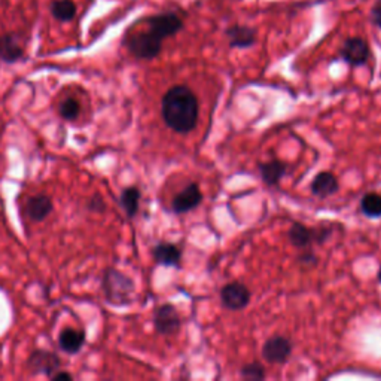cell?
<instances>
[{
	"label": "cell",
	"mask_w": 381,
	"mask_h": 381,
	"mask_svg": "<svg viewBox=\"0 0 381 381\" xmlns=\"http://www.w3.org/2000/svg\"><path fill=\"white\" fill-rule=\"evenodd\" d=\"M140 198L142 194L139 188L135 186H127L120 197V204L125 210L127 216L134 217L139 212V206H140Z\"/></svg>",
	"instance_id": "19"
},
{
	"label": "cell",
	"mask_w": 381,
	"mask_h": 381,
	"mask_svg": "<svg viewBox=\"0 0 381 381\" xmlns=\"http://www.w3.org/2000/svg\"><path fill=\"white\" fill-rule=\"evenodd\" d=\"M85 332L75 328H66L60 332L58 337V347L61 351L67 353V355H76L83 350L85 344Z\"/></svg>",
	"instance_id": "13"
},
{
	"label": "cell",
	"mask_w": 381,
	"mask_h": 381,
	"mask_svg": "<svg viewBox=\"0 0 381 381\" xmlns=\"http://www.w3.org/2000/svg\"><path fill=\"white\" fill-rule=\"evenodd\" d=\"M182 319L175 305L162 304L153 313V326L161 335H175L179 332Z\"/></svg>",
	"instance_id": "6"
},
{
	"label": "cell",
	"mask_w": 381,
	"mask_h": 381,
	"mask_svg": "<svg viewBox=\"0 0 381 381\" xmlns=\"http://www.w3.org/2000/svg\"><path fill=\"white\" fill-rule=\"evenodd\" d=\"M103 292L109 304L116 307L127 305L131 303L134 283L129 276L122 274L121 271L109 268L103 277Z\"/></svg>",
	"instance_id": "2"
},
{
	"label": "cell",
	"mask_w": 381,
	"mask_h": 381,
	"mask_svg": "<svg viewBox=\"0 0 381 381\" xmlns=\"http://www.w3.org/2000/svg\"><path fill=\"white\" fill-rule=\"evenodd\" d=\"M286 171H287V166L283 161H279V160L261 162L259 164L261 177L268 186H276L286 175Z\"/></svg>",
	"instance_id": "17"
},
{
	"label": "cell",
	"mask_w": 381,
	"mask_h": 381,
	"mask_svg": "<svg viewBox=\"0 0 381 381\" xmlns=\"http://www.w3.org/2000/svg\"><path fill=\"white\" fill-rule=\"evenodd\" d=\"M87 207H88V210H91V212L103 213L106 210V203H105V199H103L102 195L94 194L91 198L88 199Z\"/></svg>",
	"instance_id": "24"
},
{
	"label": "cell",
	"mask_w": 381,
	"mask_h": 381,
	"mask_svg": "<svg viewBox=\"0 0 381 381\" xmlns=\"http://www.w3.org/2000/svg\"><path fill=\"white\" fill-rule=\"evenodd\" d=\"M61 368V360L56 353L38 349L32 351V355L27 359L25 369L33 375H47L48 378L56 374Z\"/></svg>",
	"instance_id": "4"
},
{
	"label": "cell",
	"mask_w": 381,
	"mask_h": 381,
	"mask_svg": "<svg viewBox=\"0 0 381 381\" xmlns=\"http://www.w3.org/2000/svg\"><path fill=\"white\" fill-rule=\"evenodd\" d=\"M316 235H317L316 230L308 228V226L299 222H295L287 231L289 241L298 249H307L312 243L316 241Z\"/></svg>",
	"instance_id": "16"
},
{
	"label": "cell",
	"mask_w": 381,
	"mask_h": 381,
	"mask_svg": "<svg viewBox=\"0 0 381 381\" xmlns=\"http://www.w3.org/2000/svg\"><path fill=\"white\" fill-rule=\"evenodd\" d=\"M24 56L23 47L12 34L0 36V60L5 63H15Z\"/></svg>",
	"instance_id": "18"
},
{
	"label": "cell",
	"mask_w": 381,
	"mask_h": 381,
	"mask_svg": "<svg viewBox=\"0 0 381 381\" xmlns=\"http://www.w3.org/2000/svg\"><path fill=\"white\" fill-rule=\"evenodd\" d=\"M152 257L155 259L157 264L164 267H180V261H182V250H180L176 244L162 241L158 243L155 248L152 249Z\"/></svg>",
	"instance_id": "12"
},
{
	"label": "cell",
	"mask_w": 381,
	"mask_h": 381,
	"mask_svg": "<svg viewBox=\"0 0 381 381\" xmlns=\"http://www.w3.org/2000/svg\"><path fill=\"white\" fill-rule=\"evenodd\" d=\"M202 202H203V194L202 190H199V186L197 184H189L173 198L171 207H173L175 213L182 215L194 210L195 207L202 204Z\"/></svg>",
	"instance_id": "10"
},
{
	"label": "cell",
	"mask_w": 381,
	"mask_h": 381,
	"mask_svg": "<svg viewBox=\"0 0 381 381\" xmlns=\"http://www.w3.org/2000/svg\"><path fill=\"white\" fill-rule=\"evenodd\" d=\"M360 208L368 217H381V194L369 193L360 202Z\"/></svg>",
	"instance_id": "21"
},
{
	"label": "cell",
	"mask_w": 381,
	"mask_h": 381,
	"mask_svg": "<svg viewBox=\"0 0 381 381\" xmlns=\"http://www.w3.org/2000/svg\"><path fill=\"white\" fill-rule=\"evenodd\" d=\"M52 15L57 18L58 21H72L76 15V5L72 0H57L51 6Z\"/></svg>",
	"instance_id": "20"
},
{
	"label": "cell",
	"mask_w": 381,
	"mask_h": 381,
	"mask_svg": "<svg viewBox=\"0 0 381 381\" xmlns=\"http://www.w3.org/2000/svg\"><path fill=\"white\" fill-rule=\"evenodd\" d=\"M299 261L304 262V264H316L317 258L313 255V253H304L303 257H299Z\"/></svg>",
	"instance_id": "27"
},
{
	"label": "cell",
	"mask_w": 381,
	"mask_h": 381,
	"mask_svg": "<svg viewBox=\"0 0 381 381\" xmlns=\"http://www.w3.org/2000/svg\"><path fill=\"white\" fill-rule=\"evenodd\" d=\"M54 208L52 199L48 195H33L25 199L24 215L33 222H42L51 215Z\"/></svg>",
	"instance_id": "11"
},
{
	"label": "cell",
	"mask_w": 381,
	"mask_h": 381,
	"mask_svg": "<svg viewBox=\"0 0 381 381\" xmlns=\"http://www.w3.org/2000/svg\"><path fill=\"white\" fill-rule=\"evenodd\" d=\"M51 380H54V381H72V380H74V375L69 374V373H65V371H57L56 374H52Z\"/></svg>",
	"instance_id": "26"
},
{
	"label": "cell",
	"mask_w": 381,
	"mask_h": 381,
	"mask_svg": "<svg viewBox=\"0 0 381 381\" xmlns=\"http://www.w3.org/2000/svg\"><path fill=\"white\" fill-rule=\"evenodd\" d=\"M241 377L246 380H264L265 369L258 362H252V364H248L241 368Z\"/></svg>",
	"instance_id": "23"
},
{
	"label": "cell",
	"mask_w": 381,
	"mask_h": 381,
	"mask_svg": "<svg viewBox=\"0 0 381 381\" xmlns=\"http://www.w3.org/2000/svg\"><path fill=\"white\" fill-rule=\"evenodd\" d=\"M371 21L381 29V0H377L375 5L371 9Z\"/></svg>",
	"instance_id": "25"
},
{
	"label": "cell",
	"mask_w": 381,
	"mask_h": 381,
	"mask_svg": "<svg viewBox=\"0 0 381 381\" xmlns=\"http://www.w3.org/2000/svg\"><path fill=\"white\" fill-rule=\"evenodd\" d=\"M161 115L170 130L179 134L193 131L199 116V103L193 89L185 85L171 87L162 96Z\"/></svg>",
	"instance_id": "1"
},
{
	"label": "cell",
	"mask_w": 381,
	"mask_h": 381,
	"mask_svg": "<svg viewBox=\"0 0 381 381\" xmlns=\"http://www.w3.org/2000/svg\"><path fill=\"white\" fill-rule=\"evenodd\" d=\"M369 56H371L369 45L362 38L346 39V42L342 43V47L340 50V57L353 67L367 65Z\"/></svg>",
	"instance_id": "7"
},
{
	"label": "cell",
	"mask_w": 381,
	"mask_h": 381,
	"mask_svg": "<svg viewBox=\"0 0 381 381\" xmlns=\"http://www.w3.org/2000/svg\"><path fill=\"white\" fill-rule=\"evenodd\" d=\"M146 23H148V30L158 36L161 41L170 38V36H175L176 33L182 30L184 27V21L173 12L153 15L148 18Z\"/></svg>",
	"instance_id": "5"
},
{
	"label": "cell",
	"mask_w": 381,
	"mask_h": 381,
	"mask_svg": "<svg viewBox=\"0 0 381 381\" xmlns=\"http://www.w3.org/2000/svg\"><path fill=\"white\" fill-rule=\"evenodd\" d=\"M338 188L340 185L337 177L329 173V171H322V173L317 175L312 182V193L320 198L334 195L338 190Z\"/></svg>",
	"instance_id": "15"
},
{
	"label": "cell",
	"mask_w": 381,
	"mask_h": 381,
	"mask_svg": "<svg viewBox=\"0 0 381 381\" xmlns=\"http://www.w3.org/2000/svg\"><path fill=\"white\" fill-rule=\"evenodd\" d=\"M290 353H292V342L280 335L268 338L262 347V358L268 364H285Z\"/></svg>",
	"instance_id": "9"
},
{
	"label": "cell",
	"mask_w": 381,
	"mask_h": 381,
	"mask_svg": "<svg viewBox=\"0 0 381 381\" xmlns=\"http://www.w3.org/2000/svg\"><path fill=\"white\" fill-rule=\"evenodd\" d=\"M125 45L134 57L140 60H152L160 56L162 41L152 32L134 33L125 39Z\"/></svg>",
	"instance_id": "3"
},
{
	"label": "cell",
	"mask_w": 381,
	"mask_h": 381,
	"mask_svg": "<svg viewBox=\"0 0 381 381\" xmlns=\"http://www.w3.org/2000/svg\"><path fill=\"white\" fill-rule=\"evenodd\" d=\"M378 280L381 282V268H380V273H378Z\"/></svg>",
	"instance_id": "28"
},
{
	"label": "cell",
	"mask_w": 381,
	"mask_h": 381,
	"mask_svg": "<svg viewBox=\"0 0 381 381\" xmlns=\"http://www.w3.org/2000/svg\"><path fill=\"white\" fill-rule=\"evenodd\" d=\"M231 48H249L257 42V32L252 27L232 25L226 30Z\"/></svg>",
	"instance_id": "14"
},
{
	"label": "cell",
	"mask_w": 381,
	"mask_h": 381,
	"mask_svg": "<svg viewBox=\"0 0 381 381\" xmlns=\"http://www.w3.org/2000/svg\"><path fill=\"white\" fill-rule=\"evenodd\" d=\"M58 113L63 120L75 121L80 113V103L74 97H67L60 103Z\"/></svg>",
	"instance_id": "22"
},
{
	"label": "cell",
	"mask_w": 381,
	"mask_h": 381,
	"mask_svg": "<svg viewBox=\"0 0 381 381\" xmlns=\"http://www.w3.org/2000/svg\"><path fill=\"white\" fill-rule=\"evenodd\" d=\"M221 301L225 308L232 312H239L246 308L250 303V290L246 285L232 282L221 289Z\"/></svg>",
	"instance_id": "8"
}]
</instances>
